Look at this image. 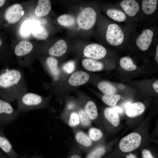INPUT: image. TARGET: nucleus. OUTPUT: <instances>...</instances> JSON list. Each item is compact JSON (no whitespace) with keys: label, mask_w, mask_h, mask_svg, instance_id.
<instances>
[{"label":"nucleus","mask_w":158,"mask_h":158,"mask_svg":"<svg viewBox=\"0 0 158 158\" xmlns=\"http://www.w3.org/2000/svg\"><path fill=\"white\" fill-rule=\"evenodd\" d=\"M45 68L52 78L53 82L58 80L60 71L58 67V61L54 57L49 56L46 60Z\"/></svg>","instance_id":"nucleus-12"},{"label":"nucleus","mask_w":158,"mask_h":158,"mask_svg":"<svg viewBox=\"0 0 158 158\" xmlns=\"http://www.w3.org/2000/svg\"><path fill=\"white\" fill-rule=\"evenodd\" d=\"M106 13L111 19L118 22H124L127 18V16L122 10L115 8L110 7L108 8Z\"/></svg>","instance_id":"nucleus-19"},{"label":"nucleus","mask_w":158,"mask_h":158,"mask_svg":"<svg viewBox=\"0 0 158 158\" xmlns=\"http://www.w3.org/2000/svg\"><path fill=\"white\" fill-rule=\"evenodd\" d=\"M49 100V97L27 92L17 100V110L20 113L43 109L48 106Z\"/></svg>","instance_id":"nucleus-2"},{"label":"nucleus","mask_w":158,"mask_h":158,"mask_svg":"<svg viewBox=\"0 0 158 158\" xmlns=\"http://www.w3.org/2000/svg\"><path fill=\"white\" fill-rule=\"evenodd\" d=\"M28 90L25 74L21 70L7 69L0 74V94L8 102L17 100Z\"/></svg>","instance_id":"nucleus-1"},{"label":"nucleus","mask_w":158,"mask_h":158,"mask_svg":"<svg viewBox=\"0 0 158 158\" xmlns=\"http://www.w3.org/2000/svg\"><path fill=\"white\" fill-rule=\"evenodd\" d=\"M158 80L155 81L153 84V87L156 92L158 93Z\"/></svg>","instance_id":"nucleus-38"},{"label":"nucleus","mask_w":158,"mask_h":158,"mask_svg":"<svg viewBox=\"0 0 158 158\" xmlns=\"http://www.w3.org/2000/svg\"><path fill=\"white\" fill-rule=\"evenodd\" d=\"M87 134L93 142L100 140L103 137L102 131L99 129L95 127L90 128Z\"/></svg>","instance_id":"nucleus-32"},{"label":"nucleus","mask_w":158,"mask_h":158,"mask_svg":"<svg viewBox=\"0 0 158 158\" xmlns=\"http://www.w3.org/2000/svg\"><path fill=\"white\" fill-rule=\"evenodd\" d=\"M0 158H9L5 153L0 152Z\"/></svg>","instance_id":"nucleus-41"},{"label":"nucleus","mask_w":158,"mask_h":158,"mask_svg":"<svg viewBox=\"0 0 158 158\" xmlns=\"http://www.w3.org/2000/svg\"><path fill=\"white\" fill-rule=\"evenodd\" d=\"M20 113L15 109L10 103L0 99V116L7 124L14 122L18 117Z\"/></svg>","instance_id":"nucleus-7"},{"label":"nucleus","mask_w":158,"mask_h":158,"mask_svg":"<svg viewBox=\"0 0 158 158\" xmlns=\"http://www.w3.org/2000/svg\"><path fill=\"white\" fill-rule=\"evenodd\" d=\"M27 158H44L39 156H33L29 157H27Z\"/></svg>","instance_id":"nucleus-43"},{"label":"nucleus","mask_w":158,"mask_h":158,"mask_svg":"<svg viewBox=\"0 0 158 158\" xmlns=\"http://www.w3.org/2000/svg\"><path fill=\"white\" fill-rule=\"evenodd\" d=\"M145 109L144 104L142 102H135L128 106L126 113L128 117L133 118L142 114L144 111Z\"/></svg>","instance_id":"nucleus-18"},{"label":"nucleus","mask_w":158,"mask_h":158,"mask_svg":"<svg viewBox=\"0 0 158 158\" xmlns=\"http://www.w3.org/2000/svg\"><path fill=\"white\" fill-rule=\"evenodd\" d=\"M119 87L120 89H123L124 88V85H122V84H120L118 86Z\"/></svg>","instance_id":"nucleus-44"},{"label":"nucleus","mask_w":158,"mask_h":158,"mask_svg":"<svg viewBox=\"0 0 158 158\" xmlns=\"http://www.w3.org/2000/svg\"><path fill=\"white\" fill-rule=\"evenodd\" d=\"M57 22L60 25L65 27L73 26L75 22V18L72 15L66 14L59 16L57 19Z\"/></svg>","instance_id":"nucleus-27"},{"label":"nucleus","mask_w":158,"mask_h":158,"mask_svg":"<svg viewBox=\"0 0 158 158\" xmlns=\"http://www.w3.org/2000/svg\"><path fill=\"white\" fill-rule=\"evenodd\" d=\"M95 10L90 7H85L78 13L77 22L80 28L84 30L91 29L95 25L97 19Z\"/></svg>","instance_id":"nucleus-4"},{"label":"nucleus","mask_w":158,"mask_h":158,"mask_svg":"<svg viewBox=\"0 0 158 158\" xmlns=\"http://www.w3.org/2000/svg\"><path fill=\"white\" fill-rule=\"evenodd\" d=\"M98 89L105 95L115 94L116 92V88L111 83L107 81L100 82L98 85Z\"/></svg>","instance_id":"nucleus-28"},{"label":"nucleus","mask_w":158,"mask_h":158,"mask_svg":"<svg viewBox=\"0 0 158 158\" xmlns=\"http://www.w3.org/2000/svg\"><path fill=\"white\" fill-rule=\"evenodd\" d=\"M75 64L74 61H70L65 63L63 66V70L68 73H71L75 70Z\"/></svg>","instance_id":"nucleus-35"},{"label":"nucleus","mask_w":158,"mask_h":158,"mask_svg":"<svg viewBox=\"0 0 158 158\" xmlns=\"http://www.w3.org/2000/svg\"><path fill=\"white\" fill-rule=\"evenodd\" d=\"M155 59L156 61L158 62V44H157L156 49V54L155 56Z\"/></svg>","instance_id":"nucleus-39"},{"label":"nucleus","mask_w":158,"mask_h":158,"mask_svg":"<svg viewBox=\"0 0 158 158\" xmlns=\"http://www.w3.org/2000/svg\"><path fill=\"white\" fill-rule=\"evenodd\" d=\"M83 108L92 121L97 119L98 115V109L93 101L89 100L86 102Z\"/></svg>","instance_id":"nucleus-24"},{"label":"nucleus","mask_w":158,"mask_h":158,"mask_svg":"<svg viewBox=\"0 0 158 158\" xmlns=\"http://www.w3.org/2000/svg\"><path fill=\"white\" fill-rule=\"evenodd\" d=\"M33 48L32 44L27 41L20 42L15 47L14 53L18 57H22L29 54Z\"/></svg>","instance_id":"nucleus-16"},{"label":"nucleus","mask_w":158,"mask_h":158,"mask_svg":"<svg viewBox=\"0 0 158 158\" xmlns=\"http://www.w3.org/2000/svg\"><path fill=\"white\" fill-rule=\"evenodd\" d=\"M23 8L20 4H16L7 8L5 11L4 17L9 23L13 24L17 22L23 14Z\"/></svg>","instance_id":"nucleus-10"},{"label":"nucleus","mask_w":158,"mask_h":158,"mask_svg":"<svg viewBox=\"0 0 158 158\" xmlns=\"http://www.w3.org/2000/svg\"><path fill=\"white\" fill-rule=\"evenodd\" d=\"M90 78L89 74L82 71H78L73 73L69 78L68 82L71 86H77L87 83Z\"/></svg>","instance_id":"nucleus-14"},{"label":"nucleus","mask_w":158,"mask_h":158,"mask_svg":"<svg viewBox=\"0 0 158 158\" xmlns=\"http://www.w3.org/2000/svg\"><path fill=\"white\" fill-rule=\"evenodd\" d=\"M82 64L85 69L92 72L102 71L104 67V64L102 62L98 60L88 58L83 59Z\"/></svg>","instance_id":"nucleus-17"},{"label":"nucleus","mask_w":158,"mask_h":158,"mask_svg":"<svg viewBox=\"0 0 158 158\" xmlns=\"http://www.w3.org/2000/svg\"><path fill=\"white\" fill-rule=\"evenodd\" d=\"M142 158H156L149 150L144 149L142 152Z\"/></svg>","instance_id":"nucleus-36"},{"label":"nucleus","mask_w":158,"mask_h":158,"mask_svg":"<svg viewBox=\"0 0 158 158\" xmlns=\"http://www.w3.org/2000/svg\"><path fill=\"white\" fill-rule=\"evenodd\" d=\"M121 98L120 95L114 94L110 95H104L102 97L103 101L107 104L114 106L116 105L117 102Z\"/></svg>","instance_id":"nucleus-31"},{"label":"nucleus","mask_w":158,"mask_h":158,"mask_svg":"<svg viewBox=\"0 0 158 158\" xmlns=\"http://www.w3.org/2000/svg\"><path fill=\"white\" fill-rule=\"evenodd\" d=\"M67 158H83L82 152L75 145L71 147Z\"/></svg>","instance_id":"nucleus-34"},{"label":"nucleus","mask_w":158,"mask_h":158,"mask_svg":"<svg viewBox=\"0 0 158 158\" xmlns=\"http://www.w3.org/2000/svg\"><path fill=\"white\" fill-rule=\"evenodd\" d=\"M125 35L122 28L115 23H109L105 32L106 41L111 46H120L124 43Z\"/></svg>","instance_id":"nucleus-3"},{"label":"nucleus","mask_w":158,"mask_h":158,"mask_svg":"<svg viewBox=\"0 0 158 158\" xmlns=\"http://www.w3.org/2000/svg\"><path fill=\"white\" fill-rule=\"evenodd\" d=\"M31 33L34 37L40 40H45L49 36L47 30L40 25L34 26Z\"/></svg>","instance_id":"nucleus-29"},{"label":"nucleus","mask_w":158,"mask_h":158,"mask_svg":"<svg viewBox=\"0 0 158 158\" xmlns=\"http://www.w3.org/2000/svg\"><path fill=\"white\" fill-rule=\"evenodd\" d=\"M113 109L117 113L118 112H121L122 111V109L121 108L119 107H114Z\"/></svg>","instance_id":"nucleus-40"},{"label":"nucleus","mask_w":158,"mask_h":158,"mask_svg":"<svg viewBox=\"0 0 158 158\" xmlns=\"http://www.w3.org/2000/svg\"><path fill=\"white\" fill-rule=\"evenodd\" d=\"M20 158H27V157H22Z\"/></svg>","instance_id":"nucleus-45"},{"label":"nucleus","mask_w":158,"mask_h":158,"mask_svg":"<svg viewBox=\"0 0 158 158\" xmlns=\"http://www.w3.org/2000/svg\"><path fill=\"white\" fill-rule=\"evenodd\" d=\"M83 53L87 58L98 60L105 57L107 50L103 45L93 43L88 44L84 48Z\"/></svg>","instance_id":"nucleus-9"},{"label":"nucleus","mask_w":158,"mask_h":158,"mask_svg":"<svg viewBox=\"0 0 158 158\" xmlns=\"http://www.w3.org/2000/svg\"><path fill=\"white\" fill-rule=\"evenodd\" d=\"M154 35V31L152 29H144L136 37L135 46L141 51L147 50L152 44Z\"/></svg>","instance_id":"nucleus-8"},{"label":"nucleus","mask_w":158,"mask_h":158,"mask_svg":"<svg viewBox=\"0 0 158 158\" xmlns=\"http://www.w3.org/2000/svg\"><path fill=\"white\" fill-rule=\"evenodd\" d=\"M67 49L68 45L66 41L63 39H60L50 48L48 53L51 56L60 57L65 54Z\"/></svg>","instance_id":"nucleus-13"},{"label":"nucleus","mask_w":158,"mask_h":158,"mask_svg":"<svg viewBox=\"0 0 158 158\" xmlns=\"http://www.w3.org/2000/svg\"><path fill=\"white\" fill-rule=\"evenodd\" d=\"M0 148L9 158H18V155L11 142L1 134H0Z\"/></svg>","instance_id":"nucleus-15"},{"label":"nucleus","mask_w":158,"mask_h":158,"mask_svg":"<svg viewBox=\"0 0 158 158\" xmlns=\"http://www.w3.org/2000/svg\"><path fill=\"white\" fill-rule=\"evenodd\" d=\"M157 0H143L141 8L145 15L149 16L154 14L157 10Z\"/></svg>","instance_id":"nucleus-22"},{"label":"nucleus","mask_w":158,"mask_h":158,"mask_svg":"<svg viewBox=\"0 0 158 158\" xmlns=\"http://www.w3.org/2000/svg\"><path fill=\"white\" fill-rule=\"evenodd\" d=\"M51 5L49 0H40L38 1L35 13L38 17H42L47 15L50 11Z\"/></svg>","instance_id":"nucleus-20"},{"label":"nucleus","mask_w":158,"mask_h":158,"mask_svg":"<svg viewBox=\"0 0 158 158\" xmlns=\"http://www.w3.org/2000/svg\"><path fill=\"white\" fill-rule=\"evenodd\" d=\"M105 118L113 126L117 127L119 124L120 118L118 113L113 108L107 107L104 110Z\"/></svg>","instance_id":"nucleus-23"},{"label":"nucleus","mask_w":158,"mask_h":158,"mask_svg":"<svg viewBox=\"0 0 158 158\" xmlns=\"http://www.w3.org/2000/svg\"><path fill=\"white\" fill-rule=\"evenodd\" d=\"M34 26L32 23L29 21H26L22 25L21 28V32L22 35L27 36L31 32Z\"/></svg>","instance_id":"nucleus-33"},{"label":"nucleus","mask_w":158,"mask_h":158,"mask_svg":"<svg viewBox=\"0 0 158 158\" xmlns=\"http://www.w3.org/2000/svg\"><path fill=\"white\" fill-rule=\"evenodd\" d=\"M141 140V137L138 133H131L122 138L119 143V148L123 153L130 152L139 147Z\"/></svg>","instance_id":"nucleus-5"},{"label":"nucleus","mask_w":158,"mask_h":158,"mask_svg":"<svg viewBox=\"0 0 158 158\" xmlns=\"http://www.w3.org/2000/svg\"><path fill=\"white\" fill-rule=\"evenodd\" d=\"M72 129L77 147L82 152L86 154L95 147L93 142L87 134L79 128Z\"/></svg>","instance_id":"nucleus-6"},{"label":"nucleus","mask_w":158,"mask_h":158,"mask_svg":"<svg viewBox=\"0 0 158 158\" xmlns=\"http://www.w3.org/2000/svg\"><path fill=\"white\" fill-rule=\"evenodd\" d=\"M76 111L78 114L80 120V127L84 129L89 128L91 127L92 121L86 113L83 108L79 107Z\"/></svg>","instance_id":"nucleus-26"},{"label":"nucleus","mask_w":158,"mask_h":158,"mask_svg":"<svg viewBox=\"0 0 158 158\" xmlns=\"http://www.w3.org/2000/svg\"><path fill=\"white\" fill-rule=\"evenodd\" d=\"M120 5L122 10L127 16L130 17L135 16L140 9L139 4L135 0H123Z\"/></svg>","instance_id":"nucleus-11"},{"label":"nucleus","mask_w":158,"mask_h":158,"mask_svg":"<svg viewBox=\"0 0 158 158\" xmlns=\"http://www.w3.org/2000/svg\"><path fill=\"white\" fill-rule=\"evenodd\" d=\"M119 64L122 68L127 71H133L137 68L133 60L128 56L122 57L120 60Z\"/></svg>","instance_id":"nucleus-30"},{"label":"nucleus","mask_w":158,"mask_h":158,"mask_svg":"<svg viewBox=\"0 0 158 158\" xmlns=\"http://www.w3.org/2000/svg\"><path fill=\"white\" fill-rule=\"evenodd\" d=\"M107 151L106 147L103 145L95 146L86 154L85 158H102Z\"/></svg>","instance_id":"nucleus-25"},{"label":"nucleus","mask_w":158,"mask_h":158,"mask_svg":"<svg viewBox=\"0 0 158 158\" xmlns=\"http://www.w3.org/2000/svg\"><path fill=\"white\" fill-rule=\"evenodd\" d=\"M125 158H138L136 155L131 152L126 155Z\"/></svg>","instance_id":"nucleus-37"},{"label":"nucleus","mask_w":158,"mask_h":158,"mask_svg":"<svg viewBox=\"0 0 158 158\" xmlns=\"http://www.w3.org/2000/svg\"><path fill=\"white\" fill-rule=\"evenodd\" d=\"M6 1L4 0H0V8L3 6L5 4Z\"/></svg>","instance_id":"nucleus-42"},{"label":"nucleus","mask_w":158,"mask_h":158,"mask_svg":"<svg viewBox=\"0 0 158 158\" xmlns=\"http://www.w3.org/2000/svg\"><path fill=\"white\" fill-rule=\"evenodd\" d=\"M68 115L61 118L72 129L80 127V121L78 114L76 111H69Z\"/></svg>","instance_id":"nucleus-21"}]
</instances>
